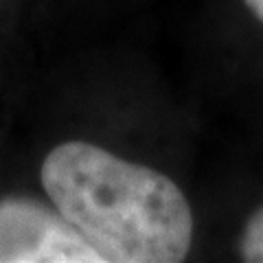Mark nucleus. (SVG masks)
Masks as SVG:
<instances>
[{
    "label": "nucleus",
    "mask_w": 263,
    "mask_h": 263,
    "mask_svg": "<svg viewBox=\"0 0 263 263\" xmlns=\"http://www.w3.org/2000/svg\"><path fill=\"white\" fill-rule=\"evenodd\" d=\"M53 206L101 263H178L193 241V213L171 178L84 141L62 143L42 164Z\"/></svg>",
    "instance_id": "nucleus-1"
},
{
    "label": "nucleus",
    "mask_w": 263,
    "mask_h": 263,
    "mask_svg": "<svg viewBox=\"0 0 263 263\" xmlns=\"http://www.w3.org/2000/svg\"><path fill=\"white\" fill-rule=\"evenodd\" d=\"M0 263H101L55 206L31 197L0 200Z\"/></svg>",
    "instance_id": "nucleus-2"
},
{
    "label": "nucleus",
    "mask_w": 263,
    "mask_h": 263,
    "mask_svg": "<svg viewBox=\"0 0 263 263\" xmlns=\"http://www.w3.org/2000/svg\"><path fill=\"white\" fill-rule=\"evenodd\" d=\"M239 254L248 263H263V206H259L246 221Z\"/></svg>",
    "instance_id": "nucleus-3"
},
{
    "label": "nucleus",
    "mask_w": 263,
    "mask_h": 263,
    "mask_svg": "<svg viewBox=\"0 0 263 263\" xmlns=\"http://www.w3.org/2000/svg\"><path fill=\"white\" fill-rule=\"evenodd\" d=\"M243 3H246V7H248V9L263 22V0H243Z\"/></svg>",
    "instance_id": "nucleus-4"
}]
</instances>
